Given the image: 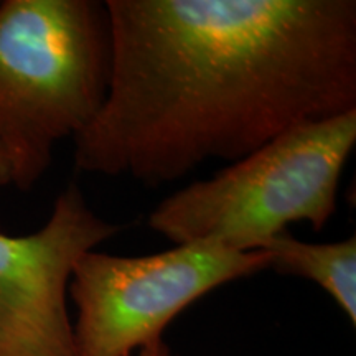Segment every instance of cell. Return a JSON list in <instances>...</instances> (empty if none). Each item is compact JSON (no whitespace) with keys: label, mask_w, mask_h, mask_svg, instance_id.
Listing matches in <instances>:
<instances>
[{"label":"cell","mask_w":356,"mask_h":356,"mask_svg":"<svg viewBox=\"0 0 356 356\" xmlns=\"http://www.w3.org/2000/svg\"><path fill=\"white\" fill-rule=\"evenodd\" d=\"M104 104L74 167L170 184L356 111L355 0H108Z\"/></svg>","instance_id":"cell-1"},{"label":"cell","mask_w":356,"mask_h":356,"mask_svg":"<svg viewBox=\"0 0 356 356\" xmlns=\"http://www.w3.org/2000/svg\"><path fill=\"white\" fill-rule=\"evenodd\" d=\"M111 29L97 0L0 2V150L10 184L32 190L53 149L104 104Z\"/></svg>","instance_id":"cell-2"},{"label":"cell","mask_w":356,"mask_h":356,"mask_svg":"<svg viewBox=\"0 0 356 356\" xmlns=\"http://www.w3.org/2000/svg\"><path fill=\"white\" fill-rule=\"evenodd\" d=\"M356 144V111L289 129L215 175L167 197L149 226L173 244L261 251L292 222L323 229Z\"/></svg>","instance_id":"cell-3"},{"label":"cell","mask_w":356,"mask_h":356,"mask_svg":"<svg viewBox=\"0 0 356 356\" xmlns=\"http://www.w3.org/2000/svg\"><path fill=\"white\" fill-rule=\"evenodd\" d=\"M269 269L264 251L239 252L211 243L175 244L147 256L97 249L74 262L68 284L76 356H132L181 312L215 289Z\"/></svg>","instance_id":"cell-4"},{"label":"cell","mask_w":356,"mask_h":356,"mask_svg":"<svg viewBox=\"0 0 356 356\" xmlns=\"http://www.w3.org/2000/svg\"><path fill=\"white\" fill-rule=\"evenodd\" d=\"M70 184L35 233H0V356H76L68 284L74 262L119 233Z\"/></svg>","instance_id":"cell-5"},{"label":"cell","mask_w":356,"mask_h":356,"mask_svg":"<svg viewBox=\"0 0 356 356\" xmlns=\"http://www.w3.org/2000/svg\"><path fill=\"white\" fill-rule=\"evenodd\" d=\"M261 251L269 259V269L296 275L328 293L343 312L351 327L356 325V238L333 243H307L287 233L274 236Z\"/></svg>","instance_id":"cell-6"},{"label":"cell","mask_w":356,"mask_h":356,"mask_svg":"<svg viewBox=\"0 0 356 356\" xmlns=\"http://www.w3.org/2000/svg\"><path fill=\"white\" fill-rule=\"evenodd\" d=\"M136 356H180V355H177L175 351L172 350V346L167 343L165 338H162V340L154 341V343L147 345L145 348L137 351Z\"/></svg>","instance_id":"cell-7"},{"label":"cell","mask_w":356,"mask_h":356,"mask_svg":"<svg viewBox=\"0 0 356 356\" xmlns=\"http://www.w3.org/2000/svg\"><path fill=\"white\" fill-rule=\"evenodd\" d=\"M0 185H10V178H8L7 162L3 159L2 150H0Z\"/></svg>","instance_id":"cell-8"}]
</instances>
